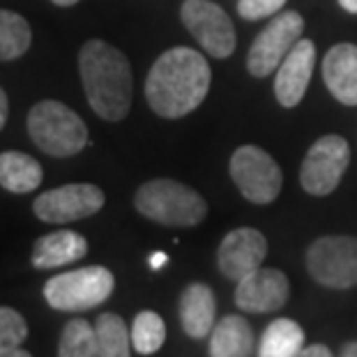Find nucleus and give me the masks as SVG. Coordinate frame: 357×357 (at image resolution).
Instances as JSON below:
<instances>
[{"label": "nucleus", "mask_w": 357, "mask_h": 357, "mask_svg": "<svg viewBox=\"0 0 357 357\" xmlns=\"http://www.w3.org/2000/svg\"><path fill=\"white\" fill-rule=\"evenodd\" d=\"M302 33H305V19L298 12H284L275 17L249 49L247 70L258 79L277 72L284 58L302 40Z\"/></svg>", "instance_id": "nucleus-9"}, {"label": "nucleus", "mask_w": 357, "mask_h": 357, "mask_svg": "<svg viewBox=\"0 0 357 357\" xmlns=\"http://www.w3.org/2000/svg\"><path fill=\"white\" fill-rule=\"evenodd\" d=\"M284 5L286 0H238V14L242 19L256 21L277 14Z\"/></svg>", "instance_id": "nucleus-26"}, {"label": "nucleus", "mask_w": 357, "mask_h": 357, "mask_svg": "<svg viewBox=\"0 0 357 357\" xmlns=\"http://www.w3.org/2000/svg\"><path fill=\"white\" fill-rule=\"evenodd\" d=\"M185 28L215 58H229L235 51V28L222 7L212 0H185L180 10Z\"/></svg>", "instance_id": "nucleus-10"}, {"label": "nucleus", "mask_w": 357, "mask_h": 357, "mask_svg": "<svg viewBox=\"0 0 357 357\" xmlns=\"http://www.w3.org/2000/svg\"><path fill=\"white\" fill-rule=\"evenodd\" d=\"M254 330L242 316H224L210 337V357H252Z\"/></svg>", "instance_id": "nucleus-18"}, {"label": "nucleus", "mask_w": 357, "mask_h": 357, "mask_svg": "<svg viewBox=\"0 0 357 357\" xmlns=\"http://www.w3.org/2000/svg\"><path fill=\"white\" fill-rule=\"evenodd\" d=\"M100 357H132V332L118 314H102L95 323Z\"/></svg>", "instance_id": "nucleus-21"}, {"label": "nucleus", "mask_w": 357, "mask_h": 357, "mask_svg": "<svg viewBox=\"0 0 357 357\" xmlns=\"http://www.w3.org/2000/svg\"><path fill=\"white\" fill-rule=\"evenodd\" d=\"M305 348V330L291 318H277L263 332L258 357H300Z\"/></svg>", "instance_id": "nucleus-20"}, {"label": "nucleus", "mask_w": 357, "mask_h": 357, "mask_svg": "<svg viewBox=\"0 0 357 357\" xmlns=\"http://www.w3.org/2000/svg\"><path fill=\"white\" fill-rule=\"evenodd\" d=\"M339 357H357V341H348V344H344Z\"/></svg>", "instance_id": "nucleus-31"}, {"label": "nucleus", "mask_w": 357, "mask_h": 357, "mask_svg": "<svg viewBox=\"0 0 357 357\" xmlns=\"http://www.w3.org/2000/svg\"><path fill=\"white\" fill-rule=\"evenodd\" d=\"M58 357H100L95 325L86 318H72L60 334Z\"/></svg>", "instance_id": "nucleus-23"}, {"label": "nucleus", "mask_w": 357, "mask_h": 357, "mask_svg": "<svg viewBox=\"0 0 357 357\" xmlns=\"http://www.w3.org/2000/svg\"><path fill=\"white\" fill-rule=\"evenodd\" d=\"M113 288H116V279H113L111 270L102 268V265H90V268L51 277L44 284V298L51 309L88 311L109 300Z\"/></svg>", "instance_id": "nucleus-5"}, {"label": "nucleus", "mask_w": 357, "mask_h": 357, "mask_svg": "<svg viewBox=\"0 0 357 357\" xmlns=\"http://www.w3.org/2000/svg\"><path fill=\"white\" fill-rule=\"evenodd\" d=\"M28 339V323L17 309L0 307V348H19Z\"/></svg>", "instance_id": "nucleus-25"}, {"label": "nucleus", "mask_w": 357, "mask_h": 357, "mask_svg": "<svg viewBox=\"0 0 357 357\" xmlns=\"http://www.w3.org/2000/svg\"><path fill=\"white\" fill-rule=\"evenodd\" d=\"M300 357H334V353L330 351L328 346H323V344H314V346H307L305 351L300 353Z\"/></svg>", "instance_id": "nucleus-27"}, {"label": "nucleus", "mask_w": 357, "mask_h": 357, "mask_svg": "<svg viewBox=\"0 0 357 357\" xmlns=\"http://www.w3.org/2000/svg\"><path fill=\"white\" fill-rule=\"evenodd\" d=\"M7 116H10V104H7V95H5V90L0 88V129L5 127Z\"/></svg>", "instance_id": "nucleus-28"}, {"label": "nucleus", "mask_w": 357, "mask_h": 357, "mask_svg": "<svg viewBox=\"0 0 357 357\" xmlns=\"http://www.w3.org/2000/svg\"><path fill=\"white\" fill-rule=\"evenodd\" d=\"M44 171L35 157L19 150H7L0 155V187L12 194H28L42 185Z\"/></svg>", "instance_id": "nucleus-19"}, {"label": "nucleus", "mask_w": 357, "mask_h": 357, "mask_svg": "<svg viewBox=\"0 0 357 357\" xmlns=\"http://www.w3.org/2000/svg\"><path fill=\"white\" fill-rule=\"evenodd\" d=\"M134 205L146 219L176 229L199 226L208 215V203L196 189L169 178L148 180L141 185L134 196Z\"/></svg>", "instance_id": "nucleus-3"}, {"label": "nucleus", "mask_w": 357, "mask_h": 357, "mask_svg": "<svg viewBox=\"0 0 357 357\" xmlns=\"http://www.w3.org/2000/svg\"><path fill=\"white\" fill-rule=\"evenodd\" d=\"M231 178L247 201L268 205L281 192V169L265 150L256 146H242L231 157Z\"/></svg>", "instance_id": "nucleus-7"}, {"label": "nucleus", "mask_w": 357, "mask_h": 357, "mask_svg": "<svg viewBox=\"0 0 357 357\" xmlns=\"http://www.w3.org/2000/svg\"><path fill=\"white\" fill-rule=\"evenodd\" d=\"M88 254V242L74 231H56L42 235L33 247V265L37 270H53L70 265Z\"/></svg>", "instance_id": "nucleus-17"}, {"label": "nucleus", "mask_w": 357, "mask_h": 357, "mask_svg": "<svg viewBox=\"0 0 357 357\" xmlns=\"http://www.w3.org/2000/svg\"><path fill=\"white\" fill-rule=\"evenodd\" d=\"M268 256V240L256 229H235L219 245L217 265L219 272L226 279L240 281L242 277L252 275L254 270L263 268V261Z\"/></svg>", "instance_id": "nucleus-13"}, {"label": "nucleus", "mask_w": 357, "mask_h": 357, "mask_svg": "<svg viewBox=\"0 0 357 357\" xmlns=\"http://www.w3.org/2000/svg\"><path fill=\"white\" fill-rule=\"evenodd\" d=\"M339 5L344 7L346 12H351V14H357V0H339Z\"/></svg>", "instance_id": "nucleus-32"}, {"label": "nucleus", "mask_w": 357, "mask_h": 357, "mask_svg": "<svg viewBox=\"0 0 357 357\" xmlns=\"http://www.w3.org/2000/svg\"><path fill=\"white\" fill-rule=\"evenodd\" d=\"M215 293L205 284H189L180 295V323L187 337L203 339L215 328Z\"/></svg>", "instance_id": "nucleus-16"}, {"label": "nucleus", "mask_w": 357, "mask_h": 357, "mask_svg": "<svg viewBox=\"0 0 357 357\" xmlns=\"http://www.w3.org/2000/svg\"><path fill=\"white\" fill-rule=\"evenodd\" d=\"M28 134L42 153L65 159L79 155L88 143V127L70 106L44 100L28 113Z\"/></svg>", "instance_id": "nucleus-4"}, {"label": "nucleus", "mask_w": 357, "mask_h": 357, "mask_svg": "<svg viewBox=\"0 0 357 357\" xmlns=\"http://www.w3.org/2000/svg\"><path fill=\"white\" fill-rule=\"evenodd\" d=\"M33 33L28 21L17 12L0 10V63L21 58L30 49Z\"/></svg>", "instance_id": "nucleus-22"}, {"label": "nucleus", "mask_w": 357, "mask_h": 357, "mask_svg": "<svg viewBox=\"0 0 357 357\" xmlns=\"http://www.w3.org/2000/svg\"><path fill=\"white\" fill-rule=\"evenodd\" d=\"M79 70L90 109L109 123L123 120L134 95L132 67L125 53L102 40H90L79 53Z\"/></svg>", "instance_id": "nucleus-2"}, {"label": "nucleus", "mask_w": 357, "mask_h": 357, "mask_svg": "<svg viewBox=\"0 0 357 357\" xmlns=\"http://www.w3.org/2000/svg\"><path fill=\"white\" fill-rule=\"evenodd\" d=\"M166 341V325L155 311H141L132 325V346L136 353L153 355Z\"/></svg>", "instance_id": "nucleus-24"}, {"label": "nucleus", "mask_w": 357, "mask_h": 357, "mask_svg": "<svg viewBox=\"0 0 357 357\" xmlns=\"http://www.w3.org/2000/svg\"><path fill=\"white\" fill-rule=\"evenodd\" d=\"M291 295V284L281 270L258 268L242 277L235 288V305L247 314H272L284 309Z\"/></svg>", "instance_id": "nucleus-12"}, {"label": "nucleus", "mask_w": 357, "mask_h": 357, "mask_svg": "<svg viewBox=\"0 0 357 357\" xmlns=\"http://www.w3.org/2000/svg\"><path fill=\"white\" fill-rule=\"evenodd\" d=\"M212 72L199 51L176 47L164 51L150 67L146 100L157 116L182 118L199 109L210 90Z\"/></svg>", "instance_id": "nucleus-1"}, {"label": "nucleus", "mask_w": 357, "mask_h": 357, "mask_svg": "<svg viewBox=\"0 0 357 357\" xmlns=\"http://www.w3.org/2000/svg\"><path fill=\"white\" fill-rule=\"evenodd\" d=\"M166 261H169V256H166L164 252H157V254H153V256H150V268H153V270H159V268H164V265H166Z\"/></svg>", "instance_id": "nucleus-30"}, {"label": "nucleus", "mask_w": 357, "mask_h": 357, "mask_svg": "<svg viewBox=\"0 0 357 357\" xmlns=\"http://www.w3.org/2000/svg\"><path fill=\"white\" fill-rule=\"evenodd\" d=\"M307 270L321 286L344 288L357 286V238L325 235L307 249Z\"/></svg>", "instance_id": "nucleus-6"}, {"label": "nucleus", "mask_w": 357, "mask_h": 357, "mask_svg": "<svg viewBox=\"0 0 357 357\" xmlns=\"http://www.w3.org/2000/svg\"><path fill=\"white\" fill-rule=\"evenodd\" d=\"M316 65V47L311 40H300L293 51L284 58V63L277 67L275 77V95L277 102L286 109H293L305 97L311 74Z\"/></svg>", "instance_id": "nucleus-14"}, {"label": "nucleus", "mask_w": 357, "mask_h": 357, "mask_svg": "<svg viewBox=\"0 0 357 357\" xmlns=\"http://www.w3.org/2000/svg\"><path fill=\"white\" fill-rule=\"evenodd\" d=\"M348 164H351V148L344 136H323L309 148L305 162H302V189L311 196L332 194L344 178Z\"/></svg>", "instance_id": "nucleus-8"}, {"label": "nucleus", "mask_w": 357, "mask_h": 357, "mask_svg": "<svg viewBox=\"0 0 357 357\" xmlns=\"http://www.w3.org/2000/svg\"><path fill=\"white\" fill-rule=\"evenodd\" d=\"M0 357H33L24 348H0Z\"/></svg>", "instance_id": "nucleus-29"}, {"label": "nucleus", "mask_w": 357, "mask_h": 357, "mask_svg": "<svg viewBox=\"0 0 357 357\" xmlns=\"http://www.w3.org/2000/svg\"><path fill=\"white\" fill-rule=\"evenodd\" d=\"M104 192L97 185L77 182L37 196L33 210L37 219L47 224H70L97 215L104 208Z\"/></svg>", "instance_id": "nucleus-11"}, {"label": "nucleus", "mask_w": 357, "mask_h": 357, "mask_svg": "<svg viewBox=\"0 0 357 357\" xmlns=\"http://www.w3.org/2000/svg\"><path fill=\"white\" fill-rule=\"evenodd\" d=\"M53 5H60V7H72V5H77L79 0H51Z\"/></svg>", "instance_id": "nucleus-33"}, {"label": "nucleus", "mask_w": 357, "mask_h": 357, "mask_svg": "<svg viewBox=\"0 0 357 357\" xmlns=\"http://www.w3.org/2000/svg\"><path fill=\"white\" fill-rule=\"evenodd\" d=\"M323 79L334 100L346 106H357V47L337 44L325 53Z\"/></svg>", "instance_id": "nucleus-15"}]
</instances>
